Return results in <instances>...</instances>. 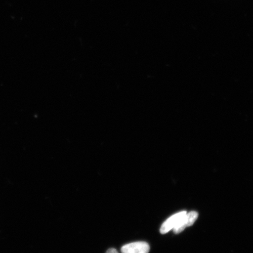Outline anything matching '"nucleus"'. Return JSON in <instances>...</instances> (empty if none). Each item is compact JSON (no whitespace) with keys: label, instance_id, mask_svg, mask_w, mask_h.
<instances>
[{"label":"nucleus","instance_id":"f257e3e1","mask_svg":"<svg viewBox=\"0 0 253 253\" xmlns=\"http://www.w3.org/2000/svg\"><path fill=\"white\" fill-rule=\"evenodd\" d=\"M198 217L197 211H192L188 213H186L177 225L173 229V232L178 234L182 232L186 227L192 226Z\"/></svg>","mask_w":253,"mask_h":253},{"label":"nucleus","instance_id":"f03ea898","mask_svg":"<svg viewBox=\"0 0 253 253\" xmlns=\"http://www.w3.org/2000/svg\"><path fill=\"white\" fill-rule=\"evenodd\" d=\"M150 249V246L147 243L137 242L123 246L121 251L122 253H148Z\"/></svg>","mask_w":253,"mask_h":253},{"label":"nucleus","instance_id":"7ed1b4c3","mask_svg":"<svg viewBox=\"0 0 253 253\" xmlns=\"http://www.w3.org/2000/svg\"><path fill=\"white\" fill-rule=\"evenodd\" d=\"M186 214V211H182L181 212L172 215L165 222H164L161 227L160 232L162 234H166L170 230L175 227L177 224L179 222L182 218Z\"/></svg>","mask_w":253,"mask_h":253},{"label":"nucleus","instance_id":"20e7f679","mask_svg":"<svg viewBox=\"0 0 253 253\" xmlns=\"http://www.w3.org/2000/svg\"><path fill=\"white\" fill-rule=\"evenodd\" d=\"M106 253H119L115 249H110Z\"/></svg>","mask_w":253,"mask_h":253}]
</instances>
